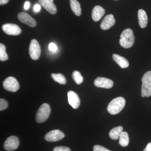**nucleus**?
Returning <instances> with one entry per match:
<instances>
[{
	"label": "nucleus",
	"instance_id": "1",
	"mask_svg": "<svg viewBox=\"0 0 151 151\" xmlns=\"http://www.w3.org/2000/svg\"><path fill=\"white\" fill-rule=\"evenodd\" d=\"M125 103L126 101L124 97H116L108 104L107 111L111 115H116L123 110L125 106Z\"/></svg>",
	"mask_w": 151,
	"mask_h": 151
},
{
	"label": "nucleus",
	"instance_id": "2",
	"mask_svg": "<svg viewBox=\"0 0 151 151\" xmlns=\"http://www.w3.org/2000/svg\"><path fill=\"white\" fill-rule=\"evenodd\" d=\"M134 36L132 29H127L122 32L119 42L122 47L125 48H130L134 44Z\"/></svg>",
	"mask_w": 151,
	"mask_h": 151
},
{
	"label": "nucleus",
	"instance_id": "3",
	"mask_svg": "<svg viewBox=\"0 0 151 151\" xmlns=\"http://www.w3.org/2000/svg\"><path fill=\"white\" fill-rule=\"evenodd\" d=\"M141 96L142 97H149L151 96V71L146 72L142 79Z\"/></svg>",
	"mask_w": 151,
	"mask_h": 151
},
{
	"label": "nucleus",
	"instance_id": "4",
	"mask_svg": "<svg viewBox=\"0 0 151 151\" xmlns=\"http://www.w3.org/2000/svg\"><path fill=\"white\" fill-rule=\"evenodd\" d=\"M50 107L48 104L43 103L38 109L36 115V121L38 123H42L46 121L50 114Z\"/></svg>",
	"mask_w": 151,
	"mask_h": 151
},
{
	"label": "nucleus",
	"instance_id": "5",
	"mask_svg": "<svg viewBox=\"0 0 151 151\" xmlns=\"http://www.w3.org/2000/svg\"><path fill=\"white\" fill-rule=\"evenodd\" d=\"M3 86L6 90L12 92H17L19 88L18 82L12 76H9L5 79Z\"/></svg>",
	"mask_w": 151,
	"mask_h": 151
},
{
	"label": "nucleus",
	"instance_id": "6",
	"mask_svg": "<svg viewBox=\"0 0 151 151\" xmlns=\"http://www.w3.org/2000/svg\"><path fill=\"white\" fill-rule=\"evenodd\" d=\"M29 54L32 59L33 60H37L40 56L41 49L39 44L35 39L31 41L29 47Z\"/></svg>",
	"mask_w": 151,
	"mask_h": 151
},
{
	"label": "nucleus",
	"instance_id": "7",
	"mask_svg": "<svg viewBox=\"0 0 151 151\" xmlns=\"http://www.w3.org/2000/svg\"><path fill=\"white\" fill-rule=\"evenodd\" d=\"M18 138L14 136H12L6 139L4 143V147L6 150L13 151L18 147Z\"/></svg>",
	"mask_w": 151,
	"mask_h": 151
},
{
	"label": "nucleus",
	"instance_id": "8",
	"mask_svg": "<svg viewBox=\"0 0 151 151\" xmlns=\"http://www.w3.org/2000/svg\"><path fill=\"white\" fill-rule=\"evenodd\" d=\"M65 137L64 133L59 130L50 131L45 135V139L49 142H55L60 140Z\"/></svg>",
	"mask_w": 151,
	"mask_h": 151
},
{
	"label": "nucleus",
	"instance_id": "9",
	"mask_svg": "<svg viewBox=\"0 0 151 151\" xmlns=\"http://www.w3.org/2000/svg\"><path fill=\"white\" fill-rule=\"evenodd\" d=\"M2 29L6 34L17 35L21 32V29L18 26L14 24H6L2 26Z\"/></svg>",
	"mask_w": 151,
	"mask_h": 151
},
{
	"label": "nucleus",
	"instance_id": "10",
	"mask_svg": "<svg viewBox=\"0 0 151 151\" xmlns=\"http://www.w3.org/2000/svg\"><path fill=\"white\" fill-rule=\"evenodd\" d=\"M94 85L97 87L111 89L113 86V82L109 78L98 77L94 80Z\"/></svg>",
	"mask_w": 151,
	"mask_h": 151
},
{
	"label": "nucleus",
	"instance_id": "11",
	"mask_svg": "<svg viewBox=\"0 0 151 151\" xmlns=\"http://www.w3.org/2000/svg\"><path fill=\"white\" fill-rule=\"evenodd\" d=\"M17 17L20 21L30 27H34L36 25V22L35 20L26 13H19L18 14Z\"/></svg>",
	"mask_w": 151,
	"mask_h": 151
},
{
	"label": "nucleus",
	"instance_id": "12",
	"mask_svg": "<svg viewBox=\"0 0 151 151\" xmlns=\"http://www.w3.org/2000/svg\"><path fill=\"white\" fill-rule=\"evenodd\" d=\"M68 99L70 106L73 109H77L80 105V100L78 95L73 91L68 92Z\"/></svg>",
	"mask_w": 151,
	"mask_h": 151
},
{
	"label": "nucleus",
	"instance_id": "13",
	"mask_svg": "<svg viewBox=\"0 0 151 151\" xmlns=\"http://www.w3.org/2000/svg\"><path fill=\"white\" fill-rule=\"evenodd\" d=\"M41 5L45 9L50 13L55 14H56L57 9L53 4V0H38Z\"/></svg>",
	"mask_w": 151,
	"mask_h": 151
},
{
	"label": "nucleus",
	"instance_id": "14",
	"mask_svg": "<svg viewBox=\"0 0 151 151\" xmlns=\"http://www.w3.org/2000/svg\"><path fill=\"white\" fill-rule=\"evenodd\" d=\"M115 22L116 21L113 15H107L104 17L101 22L100 27L104 30H108L115 24Z\"/></svg>",
	"mask_w": 151,
	"mask_h": 151
},
{
	"label": "nucleus",
	"instance_id": "15",
	"mask_svg": "<svg viewBox=\"0 0 151 151\" xmlns=\"http://www.w3.org/2000/svg\"><path fill=\"white\" fill-rule=\"evenodd\" d=\"M105 14V10L102 7L96 6L92 11V17L94 22L99 21Z\"/></svg>",
	"mask_w": 151,
	"mask_h": 151
},
{
	"label": "nucleus",
	"instance_id": "16",
	"mask_svg": "<svg viewBox=\"0 0 151 151\" xmlns=\"http://www.w3.org/2000/svg\"><path fill=\"white\" fill-rule=\"evenodd\" d=\"M138 21L139 25L142 28H145L147 27L148 23V17L145 11L139 9L138 12Z\"/></svg>",
	"mask_w": 151,
	"mask_h": 151
},
{
	"label": "nucleus",
	"instance_id": "17",
	"mask_svg": "<svg viewBox=\"0 0 151 151\" xmlns=\"http://www.w3.org/2000/svg\"><path fill=\"white\" fill-rule=\"evenodd\" d=\"M113 59L122 68H127L129 66V62L128 60L124 57L121 56L119 55L113 54Z\"/></svg>",
	"mask_w": 151,
	"mask_h": 151
},
{
	"label": "nucleus",
	"instance_id": "18",
	"mask_svg": "<svg viewBox=\"0 0 151 151\" xmlns=\"http://www.w3.org/2000/svg\"><path fill=\"white\" fill-rule=\"evenodd\" d=\"M70 8L71 10L77 16L81 15V10L80 4L77 0H70Z\"/></svg>",
	"mask_w": 151,
	"mask_h": 151
},
{
	"label": "nucleus",
	"instance_id": "19",
	"mask_svg": "<svg viewBox=\"0 0 151 151\" xmlns=\"http://www.w3.org/2000/svg\"><path fill=\"white\" fill-rule=\"evenodd\" d=\"M123 127L122 126H119L113 128L109 133V137L112 139L114 140L118 139L121 133L123 132Z\"/></svg>",
	"mask_w": 151,
	"mask_h": 151
},
{
	"label": "nucleus",
	"instance_id": "20",
	"mask_svg": "<svg viewBox=\"0 0 151 151\" xmlns=\"http://www.w3.org/2000/svg\"><path fill=\"white\" fill-rule=\"evenodd\" d=\"M119 143L122 147H125L128 145L129 142V135L127 132H122L119 138Z\"/></svg>",
	"mask_w": 151,
	"mask_h": 151
},
{
	"label": "nucleus",
	"instance_id": "21",
	"mask_svg": "<svg viewBox=\"0 0 151 151\" xmlns=\"http://www.w3.org/2000/svg\"><path fill=\"white\" fill-rule=\"evenodd\" d=\"M51 77L54 81L60 84H66V81L65 77L61 73H52Z\"/></svg>",
	"mask_w": 151,
	"mask_h": 151
},
{
	"label": "nucleus",
	"instance_id": "22",
	"mask_svg": "<svg viewBox=\"0 0 151 151\" xmlns=\"http://www.w3.org/2000/svg\"><path fill=\"white\" fill-rule=\"evenodd\" d=\"M72 78L77 84H80L83 82V77L81 73L77 70H74L72 75Z\"/></svg>",
	"mask_w": 151,
	"mask_h": 151
},
{
	"label": "nucleus",
	"instance_id": "23",
	"mask_svg": "<svg viewBox=\"0 0 151 151\" xmlns=\"http://www.w3.org/2000/svg\"><path fill=\"white\" fill-rule=\"evenodd\" d=\"M8 59V56L6 52V47L3 44H0V60L6 61Z\"/></svg>",
	"mask_w": 151,
	"mask_h": 151
},
{
	"label": "nucleus",
	"instance_id": "24",
	"mask_svg": "<svg viewBox=\"0 0 151 151\" xmlns=\"http://www.w3.org/2000/svg\"><path fill=\"white\" fill-rule=\"evenodd\" d=\"M8 103L4 99L1 98L0 99V111L5 110L7 108Z\"/></svg>",
	"mask_w": 151,
	"mask_h": 151
},
{
	"label": "nucleus",
	"instance_id": "25",
	"mask_svg": "<svg viewBox=\"0 0 151 151\" xmlns=\"http://www.w3.org/2000/svg\"><path fill=\"white\" fill-rule=\"evenodd\" d=\"M93 151H111L105 148L103 146L97 145L94 146L93 147Z\"/></svg>",
	"mask_w": 151,
	"mask_h": 151
},
{
	"label": "nucleus",
	"instance_id": "26",
	"mask_svg": "<svg viewBox=\"0 0 151 151\" xmlns=\"http://www.w3.org/2000/svg\"><path fill=\"white\" fill-rule=\"evenodd\" d=\"M48 49L50 51L55 52L57 50L58 47L53 42H51L48 45Z\"/></svg>",
	"mask_w": 151,
	"mask_h": 151
},
{
	"label": "nucleus",
	"instance_id": "27",
	"mask_svg": "<svg viewBox=\"0 0 151 151\" xmlns=\"http://www.w3.org/2000/svg\"><path fill=\"white\" fill-rule=\"evenodd\" d=\"M53 151H70V149L65 147H57L54 148Z\"/></svg>",
	"mask_w": 151,
	"mask_h": 151
},
{
	"label": "nucleus",
	"instance_id": "28",
	"mask_svg": "<svg viewBox=\"0 0 151 151\" xmlns=\"http://www.w3.org/2000/svg\"><path fill=\"white\" fill-rule=\"evenodd\" d=\"M41 9V6L40 5L38 4H36L35 6H34V11H35L36 12H39L40 11Z\"/></svg>",
	"mask_w": 151,
	"mask_h": 151
},
{
	"label": "nucleus",
	"instance_id": "29",
	"mask_svg": "<svg viewBox=\"0 0 151 151\" xmlns=\"http://www.w3.org/2000/svg\"><path fill=\"white\" fill-rule=\"evenodd\" d=\"M143 151H151V142L147 144Z\"/></svg>",
	"mask_w": 151,
	"mask_h": 151
},
{
	"label": "nucleus",
	"instance_id": "30",
	"mask_svg": "<svg viewBox=\"0 0 151 151\" xmlns=\"http://www.w3.org/2000/svg\"><path fill=\"white\" fill-rule=\"evenodd\" d=\"M30 6V4L29 2L27 1L25 3L24 8L25 9L27 10L29 9Z\"/></svg>",
	"mask_w": 151,
	"mask_h": 151
},
{
	"label": "nucleus",
	"instance_id": "31",
	"mask_svg": "<svg viewBox=\"0 0 151 151\" xmlns=\"http://www.w3.org/2000/svg\"><path fill=\"white\" fill-rule=\"evenodd\" d=\"M9 0H0V5L5 4L8 2Z\"/></svg>",
	"mask_w": 151,
	"mask_h": 151
},
{
	"label": "nucleus",
	"instance_id": "32",
	"mask_svg": "<svg viewBox=\"0 0 151 151\" xmlns=\"http://www.w3.org/2000/svg\"><path fill=\"white\" fill-rule=\"evenodd\" d=\"M116 1H117V0H116Z\"/></svg>",
	"mask_w": 151,
	"mask_h": 151
}]
</instances>
